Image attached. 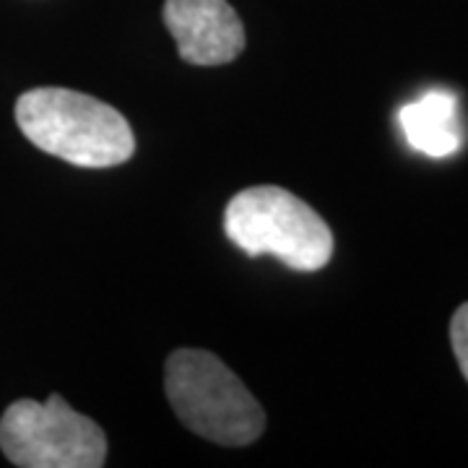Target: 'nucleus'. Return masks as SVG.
Wrapping results in <instances>:
<instances>
[{
  "label": "nucleus",
  "instance_id": "obj_7",
  "mask_svg": "<svg viewBox=\"0 0 468 468\" xmlns=\"http://www.w3.org/2000/svg\"><path fill=\"white\" fill-rule=\"evenodd\" d=\"M451 344L455 351V359H458V367L463 372L468 383V302L461 304L455 310V315L451 320Z\"/></svg>",
  "mask_w": 468,
  "mask_h": 468
},
{
  "label": "nucleus",
  "instance_id": "obj_4",
  "mask_svg": "<svg viewBox=\"0 0 468 468\" xmlns=\"http://www.w3.org/2000/svg\"><path fill=\"white\" fill-rule=\"evenodd\" d=\"M0 451L18 468H100L107 461V437L60 396L48 403L21 399L0 417Z\"/></svg>",
  "mask_w": 468,
  "mask_h": 468
},
{
  "label": "nucleus",
  "instance_id": "obj_1",
  "mask_svg": "<svg viewBox=\"0 0 468 468\" xmlns=\"http://www.w3.org/2000/svg\"><path fill=\"white\" fill-rule=\"evenodd\" d=\"M16 122L37 149L73 167H117L135 154L133 128L122 112L73 89L39 86L21 94Z\"/></svg>",
  "mask_w": 468,
  "mask_h": 468
},
{
  "label": "nucleus",
  "instance_id": "obj_2",
  "mask_svg": "<svg viewBox=\"0 0 468 468\" xmlns=\"http://www.w3.org/2000/svg\"><path fill=\"white\" fill-rule=\"evenodd\" d=\"M165 390L185 427L208 442L242 448L266 430L263 406L211 351H172L165 365Z\"/></svg>",
  "mask_w": 468,
  "mask_h": 468
},
{
  "label": "nucleus",
  "instance_id": "obj_3",
  "mask_svg": "<svg viewBox=\"0 0 468 468\" xmlns=\"http://www.w3.org/2000/svg\"><path fill=\"white\" fill-rule=\"evenodd\" d=\"M224 232L248 258L273 255L292 271H320L334 255V232L315 208L279 185L237 193L224 211Z\"/></svg>",
  "mask_w": 468,
  "mask_h": 468
},
{
  "label": "nucleus",
  "instance_id": "obj_6",
  "mask_svg": "<svg viewBox=\"0 0 468 468\" xmlns=\"http://www.w3.org/2000/svg\"><path fill=\"white\" fill-rule=\"evenodd\" d=\"M399 122L409 146L427 156L442 159L461 149L463 131L458 100L448 89H430L419 100L409 101L399 112Z\"/></svg>",
  "mask_w": 468,
  "mask_h": 468
},
{
  "label": "nucleus",
  "instance_id": "obj_5",
  "mask_svg": "<svg viewBox=\"0 0 468 468\" xmlns=\"http://www.w3.org/2000/svg\"><path fill=\"white\" fill-rule=\"evenodd\" d=\"M165 27L190 66H227L245 50V27L227 0H167Z\"/></svg>",
  "mask_w": 468,
  "mask_h": 468
}]
</instances>
